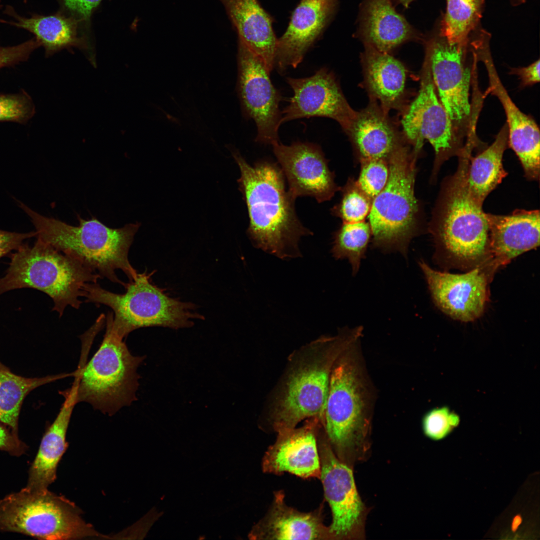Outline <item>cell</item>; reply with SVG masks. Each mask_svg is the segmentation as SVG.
<instances>
[{"label":"cell","instance_id":"obj_14","mask_svg":"<svg viewBox=\"0 0 540 540\" xmlns=\"http://www.w3.org/2000/svg\"><path fill=\"white\" fill-rule=\"evenodd\" d=\"M238 62L240 99L244 112L256 124V140L272 145L278 142V130L282 124L280 92L262 60L240 40Z\"/></svg>","mask_w":540,"mask_h":540},{"label":"cell","instance_id":"obj_43","mask_svg":"<svg viewBox=\"0 0 540 540\" xmlns=\"http://www.w3.org/2000/svg\"><path fill=\"white\" fill-rule=\"evenodd\" d=\"M7 370H8V368L0 362V371Z\"/></svg>","mask_w":540,"mask_h":540},{"label":"cell","instance_id":"obj_32","mask_svg":"<svg viewBox=\"0 0 540 540\" xmlns=\"http://www.w3.org/2000/svg\"><path fill=\"white\" fill-rule=\"evenodd\" d=\"M371 236L368 223L364 221L344 222L334 235L332 256L336 260H347L354 276L366 256Z\"/></svg>","mask_w":540,"mask_h":540},{"label":"cell","instance_id":"obj_24","mask_svg":"<svg viewBox=\"0 0 540 540\" xmlns=\"http://www.w3.org/2000/svg\"><path fill=\"white\" fill-rule=\"evenodd\" d=\"M78 382L62 392L64 401L56 419L44 434L36 457L30 468L26 486L48 488L56 478L58 464L65 452L68 443L66 434L74 406Z\"/></svg>","mask_w":540,"mask_h":540},{"label":"cell","instance_id":"obj_18","mask_svg":"<svg viewBox=\"0 0 540 540\" xmlns=\"http://www.w3.org/2000/svg\"><path fill=\"white\" fill-rule=\"evenodd\" d=\"M487 70L488 91L496 96L506 117L508 146L516 153L528 180H538L540 172V130L534 120L522 112L510 98L498 76L492 58L488 44L484 43L476 49Z\"/></svg>","mask_w":540,"mask_h":540},{"label":"cell","instance_id":"obj_15","mask_svg":"<svg viewBox=\"0 0 540 540\" xmlns=\"http://www.w3.org/2000/svg\"><path fill=\"white\" fill-rule=\"evenodd\" d=\"M418 264L436 305L452 318L464 322L483 313L488 298V282L493 272L487 264L468 272L454 274L432 268L424 260Z\"/></svg>","mask_w":540,"mask_h":540},{"label":"cell","instance_id":"obj_23","mask_svg":"<svg viewBox=\"0 0 540 540\" xmlns=\"http://www.w3.org/2000/svg\"><path fill=\"white\" fill-rule=\"evenodd\" d=\"M8 12L14 20L10 24L32 33L44 48L46 56L64 49L78 48L85 52L93 64H96L92 35L73 17L60 10L50 15L36 14L28 18L20 16L12 8Z\"/></svg>","mask_w":540,"mask_h":540},{"label":"cell","instance_id":"obj_2","mask_svg":"<svg viewBox=\"0 0 540 540\" xmlns=\"http://www.w3.org/2000/svg\"><path fill=\"white\" fill-rule=\"evenodd\" d=\"M360 340L344 350L334 364L322 423L334 453L352 468L367 460L371 446L372 395Z\"/></svg>","mask_w":540,"mask_h":540},{"label":"cell","instance_id":"obj_40","mask_svg":"<svg viewBox=\"0 0 540 540\" xmlns=\"http://www.w3.org/2000/svg\"><path fill=\"white\" fill-rule=\"evenodd\" d=\"M510 72L518 76L524 86L536 84L540 82V60L527 66L512 68Z\"/></svg>","mask_w":540,"mask_h":540},{"label":"cell","instance_id":"obj_4","mask_svg":"<svg viewBox=\"0 0 540 540\" xmlns=\"http://www.w3.org/2000/svg\"><path fill=\"white\" fill-rule=\"evenodd\" d=\"M17 202L35 227L37 238L77 258L102 278L124 288L127 283L118 278L117 270H122L130 282L136 276L138 272L130 264L128 254L139 223L112 228L95 218L86 220L78 217L79 224L76 226L43 216L22 202Z\"/></svg>","mask_w":540,"mask_h":540},{"label":"cell","instance_id":"obj_11","mask_svg":"<svg viewBox=\"0 0 540 540\" xmlns=\"http://www.w3.org/2000/svg\"><path fill=\"white\" fill-rule=\"evenodd\" d=\"M424 64L419 92L402 122L406 136L414 146L416 156L426 140L432 146L435 152L432 177H436L443 163L452 156L460 155L466 144L454 128L438 96L426 58Z\"/></svg>","mask_w":540,"mask_h":540},{"label":"cell","instance_id":"obj_5","mask_svg":"<svg viewBox=\"0 0 540 540\" xmlns=\"http://www.w3.org/2000/svg\"><path fill=\"white\" fill-rule=\"evenodd\" d=\"M472 152L470 148L464 150L458 156L456 172L444 181L430 230L439 251L475 268L490 262V251L486 213L471 196L467 186Z\"/></svg>","mask_w":540,"mask_h":540},{"label":"cell","instance_id":"obj_36","mask_svg":"<svg viewBox=\"0 0 540 540\" xmlns=\"http://www.w3.org/2000/svg\"><path fill=\"white\" fill-rule=\"evenodd\" d=\"M34 112L32 98L26 92L0 94V122L23 124L29 120Z\"/></svg>","mask_w":540,"mask_h":540},{"label":"cell","instance_id":"obj_37","mask_svg":"<svg viewBox=\"0 0 540 540\" xmlns=\"http://www.w3.org/2000/svg\"><path fill=\"white\" fill-rule=\"evenodd\" d=\"M103 0H58L60 10L78 20L84 30L92 34V18Z\"/></svg>","mask_w":540,"mask_h":540},{"label":"cell","instance_id":"obj_26","mask_svg":"<svg viewBox=\"0 0 540 540\" xmlns=\"http://www.w3.org/2000/svg\"><path fill=\"white\" fill-rule=\"evenodd\" d=\"M359 32L365 44L387 53L418 36L390 0H366L361 12Z\"/></svg>","mask_w":540,"mask_h":540},{"label":"cell","instance_id":"obj_10","mask_svg":"<svg viewBox=\"0 0 540 540\" xmlns=\"http://www.w3.org/2000/svg\"><path fill=\"white\" fill-rule=\"evenodd\" d=\"M80 514L64 497L26 486L0 500V531L48 540L104 537Z\"/></svg>","mask_w":540,"mask_h":540},{"label":"cell","instance_id":"obj_31","mask_svg":"<svg viewBox=\"0 0 540 540\" xmlns=\"http://www.w3.org/2000/svg\"><path fill=\"white\" fill-rule=\"evenodd\" d=\"M485 0H446L440 35L452 44H468L478 25Z\"/></svg>","mask_w":540,"mask_h":540},{"label":"cell","instance_id":"obj_21","mask_svg":"<svg viewBox=\"0 0 540 540\" xmlns=\"http://www.w3.org/2000/svg\"><path fill=\"white\" fill-rule=\"evenodd\" d=\"M282 490L274 492L268 512L252 528L248 536L252 540H331L328 526L324 523L321 504L314 511L306 512L288 506Z\"/></svg>","mask_w":540,"mask_h":540},{"label":"cell","instance_id":"obj_30","mask_svg":"<svg viewBox=\"0 0 540 540\" xmlns=\"http://www.w3.org/2000/svg\"><path fill=\"white\" fill-rule=\"evenodd\" d=\"M60 374L42 378H26L9 371H0V421L9 426L16 434L18 417L26 396L36 388L55 380L76 374Z\"/></svg>","mask_w":540,"mask_h":540},{"label":"cell","instance_id":"obj_33","mask_svg":"<svg viewBox=\"0 0 540 540\" xmlns=\"http://www.w3.org/2000/svg\"><path fill=\"white\" fill-rule=\"evenodd\" d=\"M372 202V199L356 182H348L343 190L340 201L332 208V212L344 222L364 221L369 214Z\"/></svg>","mask_w":540,"mask_h":540},{"label":"cell","instance_id":"obj_17","mask_svg":"<svg viewBox=\"0 0 540 540\" xmlns=\"http://www.w3.org/2000/svg\"><path fill=\"white\" fill-rule=\"evenodd\" d=\"M294 92L290 104L281 112V124L300 118L326 117L336 120L346 130L354 118L332 74L324 68L310 77L288 78Z\"/></svg>","mask_w":540,"mask_h":540},{"label":"cell","instance_id":"obj_35","mask_svg":"<svg viewBox=\"0 0 540 540\" xmlns=\"http://www.w3.org/2000/svg\"><path fill=\"white\" fill-rule=\"evenodd\" d=\"M388 176L389 168L386 160H364L359 177L356 184L372 200L384 188Z\"/></svg>","mask_w":540,"mask_h":540},{"label":"cell","instance_id":"obj_8","mask_svg":"<svg viewBox=\"0 0 540 540\" xmlns=\"http://www.w3.org/2000/svg\"><path fill=\"white\" fill-rule=\"evenodd\" d=\"M150 274H138L125 287L124 294L110 292L97 282L87 283L84 288L86 302L102 304L112 308L114 330L124 338L139 328L159 326L174 329L191 327L193 319L204 320L194 312L196 306L166 295L152 284Z\"/></svg>","mask_w":540,"mask_h":540},{"label":"cell","instance_id":"obj_16","mask_svg":"<svg viewBox=\"0 0 540 540\" xmlns=\"http://www.w3.org/2000/svg\"><path fill=\"white\" fill-rule=\"evenodd\" d=\"M272 146L294 198L309 196L320 203L334 196L338 188L319 145L296 142L286 146L278 142Z\"/></svg>","mask_w":540,"mask_h":540},{"label":"cell","instance_id":"obj_3","mask_svg":"<svg viewBox=\"0 0 540 540\" xmlns=\"http://www.w3.org/2000/svg\"><path fill=\"white\" fill-rule=\"evenodd\" d=\"M362 328H341L334 336H322L298 352L284 378L272 414L277 432L314 418L322 424L334 364L340 354L360 340Z\"/></svg>","mask_w":540,"mask_h":540},{"label":"cell","instance_id":"obj_28","mask_svg":"<svg viewBox=\"0 0 540 540\" xmlns=\"http://www.w3.org/2000/svg\"><path fill=\"white\" fill-rule=\"evenodd\" d=\"M508 146V130L505 124L494 142L476 156L470 158L466 172L469 192L480 205L507 174L502 165V157Z\"/></svg>","mask_w":540,"mask_h":540},{"label":"cell","instance_id":"obj_7","mask_svg":"<svg viewBox=\"0 0 540 540\" xmlns=\"http://www.w3.org/2000/svg\"><path fill=\"white\" fill-rule=\"evenodd\" d=\"M113 318V312H108L100 348L86 364L80 361L76 395L77 404L88 403L110 416L136 400L137 370L145 358L132 354L114 330Z\"/></svg>","mask_w":540,"mask_h":540},{"label":"cell","instance_id":"obj_9","mask_svg":"<svg viewBox=\"0 0 540 540\" xmlns=\"http://www.w3.org/2000/svg\"><path fill=\"white\" fill-rule=\"evenodd\" d=\"M415 158L402 144L390 155L388 182L372 200L368 216L374 247L399 252L405 258L416 234L418 214L414 191Z\"/></svg>","mask_w":540,"mask_h":540},{"label":"cell","instance_id":"obj_39","mask_svg":"<svg viewBox=\"0 0 540 540\" xmlns=\"http://www.w3.org/2000/svg\"><path fill=\"white\" fill-rule=\"evenodd\" d=\"M36 231L26 233L10 232L0 230V258L12 250H16L28 238L36 236Z\"/></svg>","mask_w":540,"mask_h":540},{"label":"cell","instance_id":"obj_1","mask_svg":"<svg viewBox=\"0 0 540 540\" xmlns=\"http://www.w3.org/2000/svg\"><path fill=\"white\" fill-rule=\"evenodd\" d=\"M232 156L240 172L238 182L248 210L247 232L252 244L282 259L300 256L299 241L312 232L296 214V198L286 189L280 168L268 160L252 166L238 152Z\"/></svg>","mask_w":540,"mask_h":540},{"label":"cell","instance_id":"obj_41","mask_svg":"<svg viewBox=\"0 0 540 540\" xmlns=\"http://www.w3.org/2000/svg\"><path fill=\"white\" fill-rule=\"evenodd\" d=\"M24 446L18 438L16 434H12L0 424V450L18 456L24 452Z\"/></svg>","mask_w":540,"mask_h":540},{"label":"cell","instance_id":"obj_6","mask_svg":"<svg viewBox=\"0 0 540 540\" xmlns=\"http://www.w3.org/2000/svg\"><path fill=\"white\" fill-rule=\"evenodd\" d=\"M101 278L77 258L37 238L32 246L23 244L11 255L6 274L0 278V294L22 288L39 290L52 298V310L61 316L68 306L78 309L86 284Z\"/></svg>","mask_w":540,"mask_h":540},{"label":"cell","instance_id":"obj_27","mask_svg":"<svg viewBox=\"0 0 540 540\" xmlns=\"http://www.w3.org/2000/svg\"><path fill=\"white\" fill-rule=\"evenodd\" d=\"M346 131L362 160H388L401 145L390 123L379 110L372 106L356 112Z\"/></svg>","mask_w":540,"mask_h":540},{"label":"cell","instance_id":"obj_19","mask_svg":"<svg viewBox=\"0 0 540 540\" xmlns=\"http://www.w3.org/2000/svg\"><path fill=\"white\" fill-rule=\"evenodd\" d=\"M322 428L318 420L312 418L300 428L278 433L276 442L262 458L263 472L276 475L288 472L304 479H320L318 438Z\"/></svg>","mask_w":540,"mask_h":540},{"label":"cell","instance_id":"obj_38","mask_svg":"<svg viewBox=\"0 0 540 540\" xmlns=\"http://www.w3.org/2000/svg\"><path fill=\"white\" fill-rule=\"evenodd\" d=\"M38 46V41L32 38L16 46L0 48V69L27 60L31 53Z\"/></svg>","mask_w":540,"mask_h":540},{"label":"cell","instance_id":"obj_20","mask_svg":"<svg viewBox=\"0 0 540 540\" xmlns=\"http://www.w3.org/2000/svg\"><path fill=\"white\" fill-rule=\"evenodd\" d=\"M336 0H301L284 34L277 40L274 66L284 72L296 68L320 34L336 6Z\"/></svg>","mask_w":540,"mask_h":540},{"label":"cell","instance_id":"obj_22","mask_svg":"<svg viewBox=\"0 0 540 540\" xmlns=\"http://www.w3.org/2000/svg\"><path fill=\"white\" fill-rule=\"evenodd\" d=\"M490 266L495 270L519 255L540 246L538 210H516L507 216L486 214Z\"/></svg>","mask_w":540,"mask_h":540},{"label":"cell","instance_id":"obj_29","mask_svg":"<svg viewBox=\"0 0 540 540\" xmlns=\"http://www.w3.org/2000/svg\"><path fill=\"white\" fill-rule=\"evenodd\" d=\"M364 64L368 87L385 108L396 106L404 92L406 71L402 64L387 52L365 44Z\"/></svg>","mask_w":540,"mask_h":540},{"label":"cell","instance_id":"obj_42","mask_svg":"<svg viewBox=\"0 0 540 540\" xmlns=\"http://www.w3.org/2000/svg\"><path fill=\"white\" fill-rule=\"evenodd\" d=\"M404 6L407 8L413 0H396Z\"/></svg>","mask_w":540,"mask_h":540},{"label":"cell","instance_id":"obj_13","mask_svg":"<svg viewBox=\"0 0 540 540\" xmlns=\"http://www.w3.org/2000/svg\"><path fill=\"white\" fill-rule=\"evenodd\" d=\"M468 45L450 44L439 34L428 41L426 51L438 98L463 138L471 112L470 74L465 64Z\"/></svg>","mask_w":540,"mask_h":540},{"label":"cell","instance_id":"obj_34","mask_svg":"<svg viewBox=\"0 0 540 540\" xmlns=\"http://www.w3.org/2000/svg\"><path fill=\"white\" fill-rule=\"evenodd\" d=\"M460 420L459 415L448 406L437 407L425 414L422 419V429L428 438L441 440L458 426Z\"/></svg>","mask_w":540,"mask_h":540},{"label":"cell","instance_id":"obj_25","mask_svg":"<svg viewBox=\"0 0 540 540\" xmlns=\"http://www.w3.org/2000/svg\"><path fill=\"white\" fill-rule=\"evenodd\" d=\"M220 0L236 28L239 40L260 58L271 72L278 39L268 14L257 0Z\"/></svg>","mask_w":540,"mask_h":540},{"label":"cell","instance_id":"obj_12","mask_svg":"<svg viewBox=\"0 0 540 540\" xmlns=\"http://www.w3.org/2000/svg\"><path fill=\"white\" fill-rule=\"evenodd\" d=\"M320 476L325 500L332 514V540H364L369 509L362 501L352 469L336 456L323 430L318 438Z\"/></svg>","mask_w":540,"mask_h":540}]
</instances>
